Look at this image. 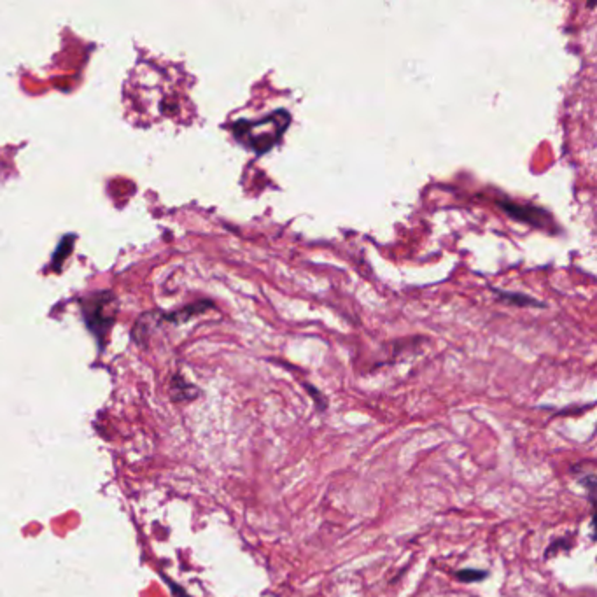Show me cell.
<instances>
[{"label": "cell", "mask_w": 597, "mask_h": 597, "mask_svg": "<svg viewBox=\"0 0 597 597\" xmlns=\"http://www.w3.org/2000/svg\"><path fill=\"white\" fill-rule=\"evenodd\" d=\"M289 123H291V114L281 109L268 114L263 120L239 121L233 125V132L244 144L253 148L256 153H267L284 135Z\"/></svg>", "instance_id": "obj_1"}, {"label": "cell", "mask_w": 597, "mask_h": 597, "mask_svg": "<svg viewBox=\"0 0 597 597\" xmlns=\"http://www.w3.org/2000/svg\"><path fill=\"white\" fill-rule=\"evenodd\" d=\"M499 207L506 212L512 218L519 219V221L529 223V225L538 226V228H545L547 225H550V218H548L547 212L540 211V209L533 207H522V205L510 204V202H499Z\"/></svg>", "instance_id": "obj_2"}, {"label": "cell", "mask_w": 597, "mask_h": 597, "mask_svg": "<svg viewBox=\"0 0 597 597\" xmlns=\"http://www.w3.org/2000/svg\"><path fill=\"white\" fill-rule=\"evenodd\" d=\"M485 576H487V571H484V569H461V571H457V580L464 583L480 582Z\"/></svg>", "instance_id": "obj_3"}, {"label": "cell", "mask_w": 597, "mask_h": 597, "mask_svg": "<svg viewBox=\"0 0 597 597\" xmlns=\"http://www.w3.org/2000/svg\"><path fill=\"white\" fill-rule=\"evenodd\" d=\"M499 298L506 300V302L510 303H519V305H527V303H534V305H538V302H534V300L526 298V296H519V295H512V293H503L498 291Z\"/></svg>", "instance_id": "obj_4"}, {"label": "cell", "mask_w": 597, "mask_h": 597, "mask_svg": "<svg viewBox=\"0 0 597 597\" xmlns=\"http://www.w3.org/2000/svg\"><path fill=\"white\" fill-rule=\"evenodd\" d=\"M305 387H307V391H309V393H310V396H312L314 400H316V405H319V410H326V400H324L323 394H321L317 389H314V387L310 386V384H305Z\"/></svg>", "instance_id": "obj_5"}, {"label": "cell", "mask_w": 597, "mask_h": 597, "mask_svg": "<svg viewBox=\"0 0 597 597\" xmlns=\"http://www.w3.org/2000/svg\"><path fill=\"white\" fill-rule=\"evenodd\" d=\"M582 484L589 489V499L594 503V492H596V477L589 475L587 478H582Z\"/></svg>", "instance_id": "obj_6"}]
</instances>
